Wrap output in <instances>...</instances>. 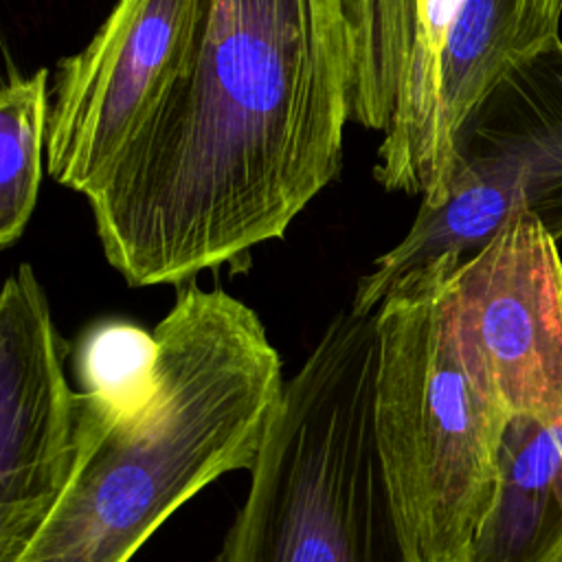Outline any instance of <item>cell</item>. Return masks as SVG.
<instances>
[{
    "label": "cell",
    "mask_w": 562,
    "mask_h": 562,
    "mask_svg": "<svg viewBox=\"0 0 562 562\" xmlns=\"http://www.w3.org/2000/svg\"><path fill=\"white\" fill-rule=\"evenodd\" d=\"M353 105L345 0H209L187 72L90 209L127 285L195 279L338 176Z\"/></svg>",
    "instance_id": "obj_1"
},
{
    "label": "cell",
    "mask_w": 562,
    "mask_h": 562,
    "mask_svg": "<svg viewBox=\"0 0 562 562\" xmlns=\"http://www.w3.org/2000/svg\"><path fill=\"white\" fill-rule=\"evenodd\" d=\"M154 334V400L119 419L79 393L72 474L13 562H130L200 490L252 468L285 384L259 316L189 279Z\"/></svg>",
    "instance_id": "obj_2"
},
{
    "label": "cell",
    "mask_w": 562,
    "mask_h": 562,
    "mask_svg": "<svg viewBox=\"0 0 562 562\" xmlns=\"http://www.w3.org/2000/svg\"><path fill=\"white\" fill-rule=\"evenodd\" d=\"M375 371V312H338L283 384L217 562H411L378 452Z\"/></svg>",
    "instance_id": "obj_3"
},
{
    "label": "cell",
    "mask_w": 562,
    "mask_h": 562,
    "mask_svg": "<svg viewBox=\"0 0 562 562\" xmlns=\"http://www.w3.org/2000/svg\"><path fill=\"white\" fill-rule=\"evenodd\" d=\"M443 255L375 307V439L411 562H470L496 487L509 417L463 364Z\"/></svg>",
    "instance_id": "obj_4"
},
{
    "label": "cell",
    "mask_w": 562,
    "mask_h": 562,
    "mask_svg": "<svg viewBox=\"0 0 562 562\" xmlns=\"http://www.w3.org/2000/svg\"><path fill=\"white\" fill-rule=\"evenodd\" d=\"M518 211L562 237L560 37L514 66L470 114L446 200L419 206L408 233L358 281L351 312L373 314L400 279L443 255H474Z\"/></svg>",
    "instance_id": "obj_5"
},
{
    "label": "cell",
    "mask_w": 562,
    "mask_h": 562,
    "mask_svg": "<svg viewBox=\"0 0 562 562\" xmlns=\"http://www.w3.org/2000/svg\"><path fill=\"white\" fill-rule=\"evenodd\" d=\"M209 0H119L92 40L57 64L46 171L97 195L189 68Z\"/></svg>",
    "instance_id": "obj_6"
},
{
    "label": "cell",
    "mask_w": 562,
    "mask_h": 562,
    "mask_svg": "<svg viewBox=\"0 0 562 562\" xmlns=\"http://www.w3.org/2000/svg\"><path fill=\"white\" fill-rule=\"evenodd\" d=\"M465 369L512 417L562 422V259L558 239L514 213L450 279Z\"/></svg>",
    "instance_id": "obj_7"
},
{
    "label": "cell",
    "mask_w": 562,
    "mask_h": 562,
    "mask_svg": "<svg viewBox=\"0 0 562 562\" xmlns=\"http://www.w3.org/2000/svg\"><path fill=\"white\" fill-rule=\"evenodd\" d=\"M465 0H345L351 121L380 132L375 180L389 191L446 200L457 149L443 132L441 66Z\"/></svg>",
    "instance_id": "obj_8"
},
{
    "label": "cell",
    "mask_w": 562,
    "mask_h": 562,
    "mask_svg": "<svg viewBox=\"0 0 562 562\" xmlns=\"http://www.w3.org/2000/svg\"><path fill=\"white\" fill-rule=\"evenodd\" d=\"M68 342L29 263L0 294V562H13L64 494L77 454L79 393Z\"/></svg>",
    "instance_id": "obj_9"
},
{
    "label": "cell",
    "mask_w": 562,
    "mask_h": 562,
    "mask_svg": "<svg viewBox=\"0 0 562 562\" xmlns=\"http://www.w3.org/2000/svg\"><path fill=\"white\" fill-rule=\"evenodd\" d=\"M562 542V422L512 417L470 562H547Z\"/></svg>",
    "instance_id": "obj_10"
},
{
    "label": "cell",
    "mask_w": 562,
    "mask_h": 562,
    "mask_svg": "<svg viewBox=\"0 0 562 562\" xmlns=\"http://www.w3.org/2000/svg\"><path fill=\"white\" fill-rule=\"evenodd\" d=\"M562 0H465L443 53V132L457 138L492 88L558 37Z\"/></svg>",
    "instance_id": "obj_11"
},
{
    "label": "cell",
    "mask_w": 562,
    "mask_h": 562,
    "mask_svg": "<svg viewBox=\"0 0 562 562\" xmlns=\"http://www.w3.org/2000/svg\"><path fill=\"white\" fill-rule=\"evenodd\" d=\"M48 70L24 77L9 64L0 92V246L15 244L37 202L48 136Z\"/></svg>",
    "instance_id": "obj_12"
},
{
    "label": "cell",
    "mask_w": 562,
    "mask_h": 562,
    "mask_svg": "<svg viewBox=\"0 0 562 562\" xmlns=\"http://www.w3.org/2000/svg\"><path fill=\"white\" fill-rule=\"evenodd\" d=\"M81 393L132 417L149 406L160 382V342L136 323L108 318L83 331L75 353Z\"/></svg>",
    "instance_id": "obj_13"
},
{
    "label": "cell",
    "mask_w": 562,
    "mask_h": 562,
    "mask_svg": "<svg viewBox=\"0 0 562 562\" xmlns=\"http://www.w3.org/2000/svg\"><path fill=\"white\" fill-rule=\"evenodd\" d=\"M547 562H562V542H560V547L547 558Z\"/></svg>",
    "instance_id": "obj_14"
}]
</instances>
